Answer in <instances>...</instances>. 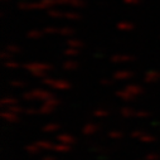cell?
Returning <instances> with one entry per match:
<instances>
[{"label": "cell", "mask_w": 160, "mask_h": 160, "mask_svg": "<svg viewBox=\"0 0 160 160\" xmlns=\"http://www.w3.org/2000/svg\"><path fill=\"white\" fill-rule=\"evenodd\" d=\"M42 82L47 86H51L53 88L57 90H68L71 88V83L68 81H64V79H52V78H43Z\"/></svg>", "instance_id": "1"}, {"label": "cell", "mask_w": 160, "mask_h": 160, "mask_svg": "<svg viewBox=\"0 0 160 160\" xmlns=\"http://www.w3.org/2000/svg\"><path fill=\"white\" fill-rule=\"evenodd\" d=\"M28 72L30 73H34L37 71H44V72H48V71H52L53 67L48 63H39V62H33V63H25L23 66Z\"/></svg>", "instance_id": "2"}, {"label": "cell", "mask_w": 160, "mask_h": 160, "mask_svg": "<svg viewBox=\"0 0 160 160\" xmlns=\"http://www.w3.org/2000/svg\"><path fill=\"white\" fill-rule=\"evenodd\" d=\"M30 93H32L33 100H34V98H38V100H48V98L53 97L51 92H48V91H42V90H34V91H30Z\"/></svg>", "instance_id": "3"}, {"label": "cell", "mask_w": 160, "mask_h": 160, "mask_svg": "<svg viewBox=\"0 0 160 160\" xmlns=\"http://www.w3.org/2000/svg\"><path fill=\"white\" fill-rule=\"evenodd\" d=\"M158 79H160V73L158 71H148L145 73V77H144L145 82L151 83V82H156Z\"/></svg>", "instance_id": "4"}, {"label": "cell", "mask_w": 160, "mask_h": 160, "mask_svg": "<svg viewBox=\"0 0 160 160\" xmlns=\"http://www.w3.org/2000/svg\"><path fill=\"white\" fill-rule=\"evenodd\" d=\"M57 4H68L74 8H82L86 5L83 0H57Z\"/></svg>", "instance_id": "5"}, {"label": "cell", "mask_w": 160, "mask_h": 160, "mask_svg": "<svg viewBox=\"0 0 160 160\" xmlns=\"http://www.w3.org/2000/svg\"><path fill=\"white\" fill-rule=\"evenodd\" d=\"M132 72H130V71H117V72H115L113 73V79H128V78H130V77H132Z\"/></svg>", "instance_id": "6"}, {"label": "cell", "mask_w": 160, "mask_h": 160, "mask_svg": "<svg viewBox=\"0 0 160 160\" xmlns=\"http://www.w3.org/2000/svg\"><path fill=\"white\" fill-rule=\"evenodd\" d=\"M111 61L113 63H125V62L135 61V57H132V56H113L111 58Z\"/></svg>", "instance_id": "7"}, {"label": "cell", "mask_w": 160, "mask_h": 160, "mask_svg": "<svg viewBox=\"0 0 160 160\" xmlns=\"http://www.w3.org/2000/svg\"><path fill=\"white\" fill-rule=\"evenodd\" d=\"M125 90L126 91H129L131 95H140V93H142V87L141 86H139V85H134V83H131V85H128L126 87H125Z\"/></svg>", "instance_id": "8"}, {"label": "cell", "mask_w": 160, "mask_h": 160, "mask_svg": "<svg viewBox=\"0 0 160 160\" xmlns=\"http://www.w3.org/2000/svg\"><path fill=\"white\" fill-rule=\"evenodd\" d=\"M117 29L122 30V32H130V30L134 29V25L130 22H120L117 24Z\"/></svg>", "instance_id": "9"}, {"label": "cell", "mask_w": 160, "mask_h": 160, "mask_svg": "<svg viewBox=\"0 0 160 160\" xmlns=\"http://www.w3.org/2000/svg\"><path fill=\"white\" fill-rule=\"evenodd\" d=\"M116 95H117L118 97H121L122 100H125V101H131V100H134V95H131V93H130L129 91H126V90L117 91Z\"/></svg>", "instance_id": "10"}, {"label": "cell", "mask_w": 160, "mask_h": 160, "mask_svg": "<svg viewBox=\"0 0 160 160\" xmlns=\"http://www.w3.org/2000/svg\"><path fill=\"white\" fill-rule=\"evenodd\" d=\"M77 67H78V63L76 61H66L63 63V69H66V71H73Z\"/></svg>", "instance_id": "11"}, {"label": "cell", "mask_w": 160, "mask_h": 160, "mask_svg": "<svg viewBox=\"0 0 160 160\" xmlns=\"http://www.w3.org/2000/svg\"><path fill=\"white\" fill-rule=\"evenodd\" d=\"M67 44L69 48H79V47L83 46V43L81 41H78V39H68Z\"/></svg>", "instance_id": "12"}, {"label": "cell", "mask_w": 160, "mask_h": 160, "mask_svg": "<svg viewBox=\"0 0 160 160\" xmlns=\"http://www.w3.org/2000/svg\"><path fill=\"white\" fill-rule=\"evenodd\" d=\"M64 18H67L69 20H78V19H81V15L77 13H73V12H67L64 14Z\"/></svg>", "instance_id": "13"}, {"label": "cell", "mask_w": 160, "mask_h": 160, "mask_svg": "<svg viewBox=\"0 0 160 160\" xmlns=\"http://www.w3.org/2000/svg\"><path fill=\"white\" fill-rule=\"evenodd\" d=\"M48 15L52 18H62L64 17L63 13H61L59 10H54V9H48Z\"/></svg>", "instance_id": "14"}, {"label": "cell", "mask_w": 160, "mask_h": 160, "mask_svg": "<svg viewBox=\"0 0 160 160\" xmlns=\"http://www.w3.org/2000/svg\"><path fill=\"white\" fill-rule=\"evenodd\" d=\"M41 35H42V32H39V30H29L27 33V37L28 38H33V39L41 38Z\"/></svg>", "instance_id": "15"}, {"label": "cell", "mask_w": 160, "mask_h": 160, "mask_svg": "<svg viewBox=\"0 0 160 160\" xmlns=\"http://www.w3.org/2000/svg\"><path fill=\"white\" fill-rule=\"evenodd\" d=\"M4 66L7 67V68H12V69H15V68H18V67H20V64L18 63V62H14V61H5L4 62Z\"/></svg>", "instance_id": "16"}, {"label": "cell", "mask_w": 160, "mask_h": 160, "mask_svg": "<svg viewBox=\"0 0 160 160\" xmlns=\"http://www.w3.org/2000/svg\"><path fill=\"white\" fill-rule=\"evenodd\" d=\"M73 33H74V30L72 28H68V27H64V28L59 29V34L61 35H72Z\"/></svg>", "instance_id": "17"}, {"label": "cell", "mask_w": 160, "mask_h": 160, "mask_svg": "<svg viewBox=\"0 0 160 160\" xmlns=\"http://www.w3.org/2000/svg\"><path fill=\"white\" fill-rule=\"evenodd\" d=\"M5 51H8V52H10V53H19V52H20V48H19L18 46L9 44V46H7V49H5Z\"/></svg>", "instance_id": "18"}, {"label": "cell", "mask_w": 160, "mask_h": 160, "mask_svg": "<svg viewBox=\"0 0 160 160\" xmlns=\"http://www.w3.org/2000/svg\"><path fill=\"white\" fill-rule=\"evenodd\" d=\"M64 54H66V56H71V57H73V56H78L79 52L77 51V48H68V49L64 51Z\"/></svg>", "instance_id": "19"}, {"label": "cell", "mask_w": 160, "mask_h": 160, "mask_svg": "<svg viewBox=\"0 0 160 160\" xmlns=\"http://www.w3.org/2000/svg\"><path fill=\"white\" fill-rule=\"evenodd\" d=\"M41 2L46 7V9H49L51 7H53L54 4H57V0H41Z\"/></svg>", "instance_id": "20"}, {"label": "cell", "mask_w": 160, "mask_h": 160, "mask_svg": "<svg viewBox=\"0 0 160 160\" xmlns=\"http://www.w3.org/2000/svg\"><path fill=\"white\" fill-rule=\"evenodd\" d=\"M43 32L47 33V34H54V33H58L59 34V29L58 28H54V27H47V28H44Z\"/></svg>", "instance_id": "21"}, {"label": "cell", "mask_w": 160, "mask_h": 160, "mask_svg": "<svg viewBox=\"0 0 160 160\" xmlns=\"http://www.w3.org/2000/svg\"><path fill=\"white\" fill-rule=\"evenodd\" d=\"M29 5H30V3H28V2H20L18 4V8L20 10H29Z\"/></svg>", "instance_id": "22"}, {"label": "cell", "mask_w": 160, "mask_h": 160, "mask_svg": "<svg viewBox=\"0 0 160 160\" xmlns=\"http://www.w3.org/2000/svg\"><path fill=\"white\" fill-rule=\"evenodd\" d=\"M10 85L14 87H23L25 83L24 81H19V79H14V81H10Z\"/></svg>", "instance_id": "23"}, {"label": "cell", "mask_w": 160, "mask_h": 160, "mask_svg": "<svg viewBox=\"0 0 160 160\" xmlns=\"http://www.w3.org/2000/svg\"><path fill=\"white\" fill-rule=\"evenodd\" d=\"M47 105H49V106H56V105H58L59 103V101L57 100V98H54V97H51V98H48L47 100V102H46Z\"/></svg>", "instance_id": "24"}, {"label": "cell", "mask_w": 160, "mask_h": 160, "mask_svg": "<svg viewBox=\"0 0 160 160\" xmlns=\"http://www.w3.org/2000/svg\"><path fill=\"white\" fill-rule=\"evenodd\" d=\"M2 102H3V105H13L17 102V100L15 98H4Z\"/></svg>", "instance_id": "25"}, {"label": "cell", "mask_w": 160, "mask_h": 160, "mask_svg": "<svg viewBox=\"0 0 160 160\" xmlns=\"http://www.w3.org/2000/svg\"><path fill=\"white\" fill-rule=\"evenodd\" d=\"M10 52H8V51H4L3 53H2V58L4 59V61H9V58H10Z\"/></svg>", "instance_id": "26"}, {"label": "cell", "mask_w": 160, "mask_h": 160, "mask_svg": "<svg viewBox=\"0 0 160 160\" xmlns=\"http://www.w3.org/2000/svg\"><path fill=\"white\" fill-rule=\"evenodd\" d=\"M102 85H105V86H108V85H111L112 83V79H107V78H102L101 81H100Z\"/></svg>", "instance_id": "27"}, {"label": "cell", "mask_w": 160, "mask_h": 160, "mask_svg": "<svg viewBox=\"0 0 160 160\" xmlns=\"http://www.w3.org/2000/svg\"><path fill=\"white\" fill-rule=\"evenodd\" d=\"M126 4H132V5H136L140 3V0H124Z\"/></svg>", "instance_id": "28"}, {"label": "cell", "mask_w": 160, "mask_h": 160, "mask_svg": "<svg viewBox=\"0 0 160 160\" xmlns=\"http://www.w3.org/2000/svg\"><path fill=\"white\" fill-rule=\"evenodd\" d=\"M131 112H132V111H130L129 108H124V110H122V113H124L125 116H129V115H131Z\"/></svg>", "instance_id": "29"}, {"label": "cell", "mask_w": 160, "mask_h": 160, "mask_svg": "<svg viewBox=\"0 0 160 160\" xmlns=\"http://www.w3.org/2000/svg\"><path fill=\"white\" fill-rule=\"evenodd\" d=\"M106 113H107L106 111H96L95 112V115H97V116H105Z\"/></svg>", "instance_id": "30"}, {"label": "cell", "mask_w": 160, "mask_h": 160, "mask_svg": "<svg viewBox=\"0 0 160 160\" xmlns=\"http://www.w3.org/2000/svg\"><path fill=\"white\" fill-rule=\"evenodd\" d=\"M10 111H14V112H18V111H20V108H19V107H12V108H10Z\"/></svg>", "instance_id": "31"}, {"label": "cell", "mask_w": 160, "mask_h": 160, "mask_svg": "<svg viewBox=\"0 0 160 160\" xmlns=\"http://www.w3.org/2000/svg\"><path fill=\"white\" fill-rule=\"evenodd\" d=\"M3 2H7V0H3Z\"/></svg>", "instance_id": "32"}]
</instances>
